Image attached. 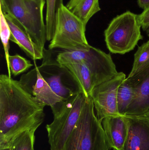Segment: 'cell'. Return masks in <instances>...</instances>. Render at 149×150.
I'll use <instances>...</instances> for the list:
<instances>
[{"label":"cell","mask_w":149,"mask_h":150,"mask_svg":"<svg viewBox=\"0 0 149 150\" xmlns=\"http://www.w3.org/2000/svg\"><path fill=\"white\" fill-rule=\"evenodd\" d=\"M38 1H45V0H38Z\"/></svg>","instance_id":"cell-27"},{"label":"cell","mask_w":149,"mask_h":150,"mask_svg":"<svg viewBox=\"0 0 149 150\" xmlns=\"http://www.w3.org/2000/svg\"><path fill=\"white\" fill-rule=\"evenodd\" d=\"M9 66L11 74L16 76L19 75L30 68L33 66L30 61L18 54L10 55Z\"/></svg>","instance_id":"cell-22"},{"label":"cell","mask_w":149,"mask_h":150,"mask_svg":"<svg viewBox=\"0 0 149 150\" xmlns=\"http://www.w3.org/2000/svg\"><path fill=\"white\" fill-rule=\"evenodd\" d=\"M126 79L124 73H118L115 76L93 90L90 97L96 111V116L101 122L106 117L120 115L117 107V93L119 86Z\"/></svg>","instance_id":"cell-9"},{"label":"cell","mask_w":149,"mask_h":150,"mask_svg":"<svg viewBox=\"0 0 149 150\" xmlns=\"http://www.w3.org/2000/svg\"><path fill=\"white\" fill-rule=\"evenodd\" d=\"M137 16L127 11L111 21L104 35L107 47L111 53L125 54L134 50L142 39Z\"/></svg>","instance_id":"cell-6"},{"label":"cell","mask_w":149,"mask_h":150,"mask_svg":"<svg viewBox=\"0 0 149 150\" xmlns=\"http://www.w3.org/2000/svg\"><path fill=\"white\" fill-rule=\"evenodd\" d=\"M101 123L111 149L123 150L128 131L125 115L106 117Z\"/></svg>","instance_id":"cell-14"},{"label":"cell","mask_w":149,"mask_h":150,"mask_svg":"<svg viewBox=\"0 0 149 150\" xmlns=\"http://www.w3.org/2000/svg\"><path fill=\"white\" fill-rule=\"evenodd\" d=\"M46 4L45 18L46 39L52 40L56 27V18L59 9L63 4V0H45Z\"/></svg>","instance_id":"cell-18"},{"label":"cell","mask_w":149,"mask_h":150,"mask_svg":"<svg viewBox=\"0 0 149 150\" xmlns=\"http://www.w3.org/2000/svg\"><path fill=\"white\" fill-rule=\"evenodd\" d=\"M66 7L86 26L93 16L101 9L99 0H69Z\"/></svg>","instance_id":"cell-16"},{"label":"cell","mask_w":149,"mask_h":150,"mask_svg":"<svg viewBox=\"0 0 149 150\" xmlns=\"http://www.w3.org/2000/svg\"><path fill=\"white\" fill-rule=\"evenodd\" d=\"M9 148H8V149H0V150H9Z\"/></svg>","instance_id":"cell-26"},{"label":"cell","mask_w":149,"mask_h":150,"mask_svg":"<svg viewBox=\"0 0 149 150\" xmlns=\"http://www.w3.org/2000/svg\"><path fill=\"white\" fill-rule=\"evenodd\" d=\"M64 66L72 75L86 98L90 97L96 86L94 78L90 70L85 65L79 63H69Z\"/></svg>","instance_id":"cell-15"},{"label":"cell","mask_w":149,"mask_h":150,"mask_svg":"<svg viewBox=\"0 0 149 150\" xmlns=\"http://www.w3.org/2000/svg\"><path fill=\"white\" fill-rule=\"evenodd\" d=\"M94 110L91 97L86 98L78 120L63 150L111 149L102 123Z\"/></svg>","instance_id":"cell-2"},{"label":"cell","mask_w":149,"mask_h":150,"mask_svg":"<svg viewBox=\"0 0 149 150\" xmlns=\"http://www.w3.org/2000/svg\"><path fill=\"white\" fill-rule=\"evenodd\" d=\"M137 17L142 29L147 34H149V8L144 10Z\"/></svg>","instance_id":"cell-23"},{"label":"cell","mask_w":149,"mask_h":150,"mask_svg":"<svg viewBox=\"0 0 149 150\" xmlns=\"http://www.w3.org/2000/svg\"><path fill=\"white\" fill-rule=\"evenodd\" d=\"M56 59L62 65L79 63L85 66L92 74L96 86L118 74L111 55L91 46L84 51H64Z\"/></svg>","instance_id":"cell-7"},{"label":"cell","mask_w":149,"mask_h":150,"mask_svg":"<svg viewBox=\"0 0 149 150\" xmlns=\"http://www.w3.org/2000/svg\"><path fill=\"white\" fill-rule=\"evenodd\" d=\"M134 88L125 79L121 84L117 93V107L120 115H125L134 98Z\"/></svg>","instance_id":"cell-17"},{"label":"cell","mask_w":149,"mask_h":150,"mask_svg":"<svg viewBox=\"0 0 149 150\" xmlns=\"http://www.w3.org/2000/svg\"><path fill=\"white\" fill-rule=\"evenodd\" d=\"M45 106L24 89L19 81L0 76V149L10 148L24 132L36 131L43 122Z\"/></svg>","instance_id":"cell-1"},{"label":"cell","mask_w":149,"mask_h":150,"mask_svg":"<svg viewBox=\"0 0 149 150\" xmlns=\"http://www.w3.org/2000/svg\"><path fill=\"white\" fill-rule=\"evenodd\" d=\"M19 82L36 100L45 106H50L52 108L63 101L52 90L36 65L33 69L23 75Z\"/></svg>","instance_id":"cell-10"},{"label":"cell","mask_w":149,"mask_h":150,"mask_svg":"<svg viewBox=\"0 0 149 150\" xmlns=\"http://www.w3.org/2000/svg\"><path fill=\"white\" fill-rule=\"evenodd\" d=\"M148 35L149 37V34H148Z\"/></svg>","instance_id":"cell-28"},{"label":"cell","mask_w":149,"mask_h":150,"mask_svg":"<svg viewBox=\"0 0 149 150\" xmlns=\"http://www.w3.org/2000/svg\"><path fill=\"white\" fill-rule=\"evenodd\" d=\"M45 3L38 0H0L3 14L16 20L32 41L43 49L47 40L43 14Z\"/></svg>","instance_id":"cell-3"},{"label":"cell","mask_w":149,"mask_h":150,"mask_svg":"<svg viewBox=\"0 0 149 150\" xmlns=\"http://www.w3.org/2000/svg\"><path fill=\"white\" fill-rule=\"evenodd\" d=\"M125 116L128 131L123 150H149V116Z\"/></svg>","instance_id":"cell-11"},{"label":"cell","mask_w":149,"mask_h":150,"mask_svg":"<svg viewBox=\"0 0 149 150\" xmlns=\"http://www.w3.org/2000/svg\"><path fill=\"white\" fill-rule=\"evenodd\" d=\"M85 98L80 92L52 108L54 119L46 126L50 150H63L78 120Z\"/></svg>","instance_id":"cell-4"},{"label":"cell","mask_w":149,"mask_h":150,"mask_svg":"<svg viewBox=\"0 0 149 150\" xmlns=\"http://www.w3.org/2000/svg\"><path fill=\"white\" fill-rule=\"evenodd\" d=\"M42 64L38 67L40 74L53 91L63 101L81 92L68 69L52 57L49 51H44Z\"/></svg>","instance_id":"cell-8"},{"label":"cell","mask_w":149,"mask_h":150,"mask_svg":"<svg viewBox=\"0 0 149 150\" xmlns=\"http://www.w3.org/2000/svg\"><path fill=\"white\" fill-rule=\"evenodd\" d=\"M0 35L5 52V59L8 68V76L10 78L11 77V74L9 66V57L10 56L9 53V41L10 39L11 32L5 16L1 10H0Z\"/></svg>","instance_id":"cell-20"},{"label":"cell","mask_w":149,"mask_h":150,"mask_svg":"<svg viewBox=\"0 0 149 150\" xmlns=\"http://www.w3.org/2000/svg\"><path fill=\"white\" fill-rule=\"evenodd\" d=\"M11 32L10 39L20 47L29 57L33 60L43 58L44 49L36 45L24 29L16 20L8 15L3 14Z\"/></svg>","instance_id":"cell-13"},{"label":"cell","mask_w":149,"mask_h":150,"mask_svg":"<svg viewBox=\"0 0 149 150\" xmlns=\"http://www.w3.org/2000/svg\"><path fill=\"white\" fill-rule=\"evenodd\" d=\"M149 68V40L139 47L134 54L133 68L128 77L135 75Z\"/></svg>","instance_id":"cell-19"},{"label":"cell","mask_w":149,"mask_h":150,"mask_svg":"<svg viewBox=\"0 0 149 150\" xmlns=\"http://www.w3.org/2000/svg\"><path fill=\"white\" fill-rule=\"evenodd\" d=\"M137 3L143 10L149 8V0H137Z\"/></svg>","instance_id":"cell-24"},{"label":"cell","mask_w":149,"mask_h":150,"mask_svg":"<svg viewBox=\"0 0 149 150\" xmlns=\"http://www.w3.org/2000/svg\"><path fill=\"white\" fill-rule=\"evenodd\" d=\"M83 23L63 4L58 10L56 27L50 50L57 48L66 51H84L90 49Z\"/></svg>","instance_id":"cell-5"},{"label":"cell","mask_w":149,"mask_h":150,"mask_svg":"<svg viewBox=\"0 0 149 150\" xmlns=\"http://www.w3.org/2000/svg\"><path fill=\"white\" fill-rule=\"evenodd\" d=\"M36 131L29 130L15 139L9 150H34Z\"/></svg>","instance_id":"cell-21"},{"label":"cell","mask_w":149,"mask_h":150,"mask_svg":"<svg viewBox=\"0 0 149 150\" xmlns=\"http://www.w3.org/2000/svg\"><path fill=\"white\" fill-rule=\"evenodd\" d=\"M126 79L133 86L135 95L125 115L145 114L149 110V68Z\"/></svg>","instance_id":"cell-12"},{"label":"cell","mask_w":149,"mask_h":150,"mask_svg":"<svg viewBox=\"0 0 149 150\" xmlns=\"http://www.w3.org/2000/svg\"><path fill=\"white\" fill-rule=\"evenodd\" d=\"M145 115H148V116H149V110L148 111V112H147V113H146V114H145Z\"/></svg>","instance_id":"cell-25"}]
</instances>
